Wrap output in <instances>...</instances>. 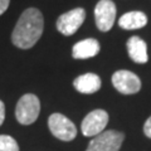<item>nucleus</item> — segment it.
<instances>
[{
  "mask_svg": "<svg viewBox=\"0 0 151 151\" xmlns=\"http://www.w3.org/2000/svg\"><path fill=\"white\" fill-rule=\"evenodd\" d=\"M44 19L35 8H28L18 19V23L13 30L12 42L20 49H29L34 45L43 34Z\"/></svg>",
  "mask_w": 151,
  "mask_h": 151,
  "instance_id": "1",
  "label": "nucleus"
},
{
  "mask_svg": "<svg viewBox=\"0 0 151 151\" xmlns=\"http://www.w3.org/2000/svg\"><path fill=\"white\" fill-rule=\"evenodd\" d=\"M40 112V102L35 94H24L18 101L15 107V116L19 124L30 125L35 122Z\"/></svg>",
  "mask_w": 151,
  "mask_h": 151,
  "instance_id": "2",
  "label": "nucleus"
},
{
  "mask_svg": "<svg viewBox=\"0 0 151 151\" xmlns=\"http://www.w3.org/2000/svg\"><path fill=\"white\" fill-rule=\"evenodd\" d=\"M124 139L125 136L120 131H102L100 135L94 136V139L89 141L86 151H119Z\"/></svg>",
  "mask_w": 151,
  "mask_h": 151,
  "instance_id": "3",
  "label": "nucleus"
},
{
  "mask_svg": "<svg viewBox=\"0 0 151 151\" xmlns=\"http://www.w3.org/2000/svg\"><path fill=\"white\" fill-rule=\"evenodd\" d=\"M48 127L54 137L62 141H72L77 136V129L72 121L62 113H53L48 119Z\"/></svg>",
  "mask_w": 151,
  "mask_h": 151,
  "instance_id": "4",
  "label": "nucleus"
},
{
  "mask_svg": "<svg viewBox=\"0 0 151 151\" xmlns=\"http://www.w3.org/2000/svg\"><path fill=\"white\" fill-rule=\"evenodd\" d=\"M86 19V12L82 8L72 9L67 13L62 14L57 19V29L63 35H72L79 29Z\"/></svg>",
  "mask_w": 151,
  "mask_h": 151,
  "instance_id": "5",
  "label": "nucleus"
},
{
  "mask_svg": "<svg viewBox=\"0 0 151 151\" xmlns=\"http://www.w3.org/2000/svg\"><path fill=\"white\" fill-rule=\"evenodd\" d=\"M116 5L111 0H100L94 8V20L101 32H108L115 24Z\"/></svg>",
  "mask_w": 151,
  "mask_h": 151,
  "instance_id": "6",
  "label": "nucleus"
},
{
  "mask_svg": "<svg viewBox=\"0 0 151 151\" xmlns=\"http://www.w3.org/2000/svg\"><path fill=\"white\" fill-rule=\"evenodd\" d=\"M112 84L120 93L134 94L141 89V81L135 73L130 70H117L112 76Z\"/></svg>",
  "mask_w": 151,
  "mask_h": 151,
  "instance_id": "7",
  "label": "nucleus"
},
{
  "mask_svg": "<svg viewBox=\"0 0 151 151\" xmlns=\"http://www.w3.org/2000/svg\"><path fill=\"white\" fill-rule=\"evenodd\" d=\"M108 124V113L105 110H94L84 117L81 125L82 134L84 136H97L105 130Z\"/></svg>",
  "mask_w": 151,
  "mask_h": 151,
  "instance_id": "8",
  "label": "nucleus"
},
{
  "mask_svg": "<svg viewBox=\"0 0 151 151\" xmlns=\"http://www.w3.org/2000/svg\"><path fill=\"white\" fill-rule=\"evenodd\" d=\"M100 49L101 47L98 40L93 39V38H88V39L81 40L73 45L72 55L74 59H87L97 55L100 53Z\"/></svg>",
  "mask_w": 151,
  "mask_h": 151,
  "instance_id": "9",
  "label": "nucleus"
},
{
  "mask_svg": "<svg viewBox=\"0 0 151 151\" xmlns=\"http://www.w3.org/2000/svg\"><path fill=\"white\" fill-rule=\"evenodd\" d=\"M101 78L94 73H84L74 79L73 86L78 92L84 94H91L101 88Z\"/></svg>",
  "mask_w": 151,
  "mask_h": 151,
  "instance_id": "10",
  "label": "nucleus"
},
{
  "mask_svg": "<svg viewBox=\"0 0 151 151\" xmlns=\"http://www.w3.org/2000/svg\"><path fill=\"white\" fill-rule=\"evenodd\" d=\"M127 52L130 58L136 63H146L147 57V45L140 37H131L127 40Z\"/></svg>",
  "mask_w": 151,
  "mask_h": 151,
  "instance_id": "11",
  "label": "nucleus"
},
{
  "mask_svg": "<svg viewBox=\"0 0 151 151\" xmlns=\"http://www.w3.org/2000/svg\"><path fill=\"white\" fill-rule=\"evenodd\" d=\"M147 24V17L142 12H129L119 19V25L122 29H140Z\"/></svg>",
  "mask_w": 151,
  "mask_h": 151,
  "instance_id": "12",
  "label": "nucleus"
},
{
  "mask_svg": "<svg viewBox=\"0 0 151 151\" xmlns=\"http://www.w3.org/2000/svg\"><path fill=\"white\" fill-rule=\"evenodd\" d=\"M0 151H19L18 142L12 136L0 135Z\"/></svg>",
  "mask_w": 151,
  "mask_h": 151,
  "instance_id": "13",
  "label": "nucleus"
},
{
  "mask_svg": "<svg viewBox=\"0 0 151 151\" xmlns=\"http://www.w3.org/2000/svg\"><path fill=\"white\" fill-rule=\"evenodd\" d=\"M144 132H145V135L147 136L149 139H151V116L145 122V125H144Z\"/></svg>",
  "mask_w": 151,
  "mask_h": 151,
  "instance_id": "14",
  "label": "nucleus"
},
{
  "mask_svg": "<svg viewBox=\"0 0 151 151\" xmlns=\"http://www.w3.org/2000/svg\"><path fill=\"white\" fill-rule=\"evenodd\" d=\"M9 3H10V0H0V15L6 12Z\"/></svg>",
  "mask_w": 151,
  "mask_h": 151,
  "instance_id": "15",
  "label": "nucleus"
},
{
  "mask_svg": "<svg viewBox=\"0 0 151 151\" xmlns=\"http://www.w3.org/2000/svg\"><path fill=\"white\" fill-rule=\"evenodd\" d=\"M4 120H5V106H4L3 101H0V126L3 125Z\"/></svg>",
  "mask_w": 151,
  "mask_h": 151,
  "instance_id": "16",
  "label": "nucleus"
}]
</instances>
